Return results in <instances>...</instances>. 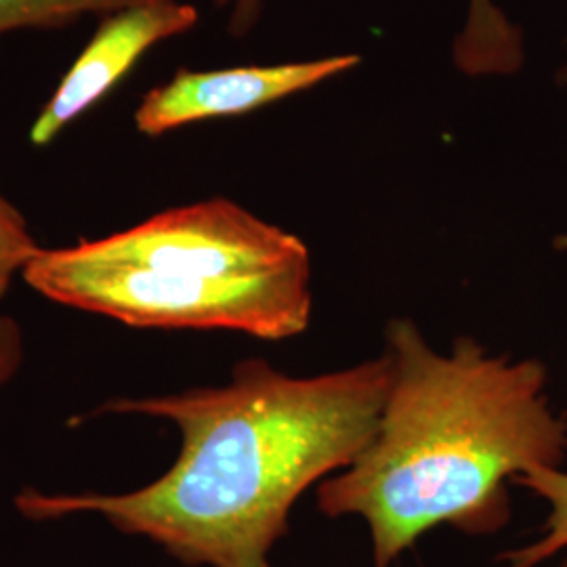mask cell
Listing matches in <instances>:
<instances>
[{
  "mask_svg": "<svg viewBox=\"0 0 567 567\" xmlns=\"http://www.w3.org/2000/svg\"><path fill=\"white\" fill-rule=\"evenodd\" d=\"M215 4L229 11V32L244 37L259 20L264 0H215Z\"/></svg>",
  "mask_w": 567,
  "mask_h": 567,
  "instance_id": "8fae6325",
  "label": "cell"
},
{
  "mask_svg": "<svg viewBox=\"0 0 567 567\" xmlns=\"http://www.w3.org/2000/svg\"><path fill=\"white\" fill-rule=\"evenodd\" d=\"M564 81L567 82V65H566V70H564Z\"/></svg>",
  "mask_w": 567,
  "mask_h": 567,
  "instance_id": "7c38bea8",
  "label": "cell"
},
{
  "mask_svg": "<svg viewBox=\"0 0 567 567\" xmlns=\"http://www.w3.org/2000/svg\"><path fill=\"white\" fill-rule=\"evenodd\" d=\"M20 360V328L13 320L2 318L0 320V385L7 383L16 374Z\"/></svg>",
  "mask_w": 567,
  "mask_h": 567,
  "instance_id": "30bf717a",
  "label": "cell"
},
{
  "mask_svg": "<svg viewBox=\"0 0 567 567\" xmlns=\"http://www.w3.org/2000/svg\"><path fill=\"white\" fill-rule=\"evenodd\" d=\"M42 297L135 328L299 337L311 318L309 250L224 198L51 248L23 269Z\"/></svg>",
  "mask_w": 567,
  "mask_h": 567,
  "instance_id": "3957f363",
  "label": "cell"
},
{
  "mask_svg": "<svg viewBox=\"0 0 567 567\" xmlns=\"http://www.w3.org/2000/svg\"><path fill=\"white\" fill-rule=\"evenodd\" d=\"M41 252L20 210L0 194V299L16 274H23L28 264Z\"/></svg>",
  "mask_w": 567,
  "mask_h": 567,
  "instance_id": "9c48e42d",
  "label": "cell"
},
{
  "mask_svg": "<svg viewBox=\"0 0 567 567\" xmlns=\"http://www.w3.org/2000/svg\"><path fill=\"white\" fill-rule=\"evenodd\" d=\"M358 63V55H334L276 65H238L204 72L179 70L171 81L143 97L135 110V126L147 137H161L194 122L244 116L313 89Z\"/></svg>",
  "mask_w": 567,
  "mask_h": 567,
  "instance_id": "277c9868",
  "label": "cell"
},
{
  "mask_svg": "<svg viewBox=\"0 0 567 567\" xmlns=\"http://www.w3.org/2000/svg\"><path fill=\"white\" fill-rule=\"evenodd\" d=\"M393 379L364 452L318 489L328 517L360 515L374 567L437 526L487 534L508 519L505 482L564 461L567 426L548 408L543 364L487 355L463 337L433 351L410 320L386 326Z\"/></svg>",
  "mask_w": 567,
  "mask_h": 567,
  "instance_id": "7a4b0ae2",
  "label": "cell"
},
{
  "mask_svg": "<svg viewBox=\"0 0 567 567\" xmlns=\"http://www.w3.org/2000/svg\"><path fill=\"white\" fill-rule=\"evenodd\" d=\"M143 0H0V37L16 30H58L84 16H107Z\"/></svg>",
  "mask_w": 567,
  "mask_h": 567,
  "instance_id": "ba28073f",
  "label": "cell"
},
{
  "mask_svg": "<svg viewBox=\"0 0 567 567\" xmlns=\"http://www.w3.org/2000/svg\"><path fill=\"white\" fill-rule=\"evenodd\" d=\"M198 18L196 7L182 0H143L103 16L97 32L30 126L32 145L55 142L65 126L103 100L154 44L187 34Z\"/></svg>",
  "mask_w": 567,
  "mask_h": 567,
  "instance_id": "5b68a950",
  "label": "cell"
},
{
  "mask_svg": "<svg viewBox=\"0 0 567 567\" xmlns=\"http://www.w3.org/2000/svg\"><path fill=\"white\" fill-rule=\"evenodd\" d=\"M515 482L543 496L550 505L545 534L529 547L511 550L503 559L508 567H536L567 548V475L557 468H534ZM561 567H567V561Z\"/></svg>",
  "mask_w": 567,
  "mask_h": 567,
  "instance_id": "52a82bcc",
  "label": "cell"
},
{
  "mask_svg": "<svg viewBox=\"0 0 567 567\" xmlns=\"http://www.w3.org/2000/svg\"><path fill=\"white\" fill-rule=\"evenodd\" d=\"M391 379L389 351L309 379L246 360L224 386L112 402L105 412L175 423L182 431L175 465L133 492L25 489L16 505L34 522L100 515L187 566L269 567L297 498L353 465L372 442Z\"/></svg>",
  "mask_w": 567,
  "mask_h": 567,
  "instance_id": "6da1fadb",
  "label": "cell"
},
{
  "mask_svg": "<svg viewBox=\"0 0 567 567\" xmlns=\"http://www.w3.org/2000/svg\"><path fill=\"white\" fill-rule=\"evenodd\" d=\"M524 60L522 30L494 0H468L465 28L454 41V65L468 76H507Z\"/></svg>",
  "mask_w": 567,
  "mask_h": 567,
  "instance_id": "8992f818",
  "label": "cell"
}]
</instances>
